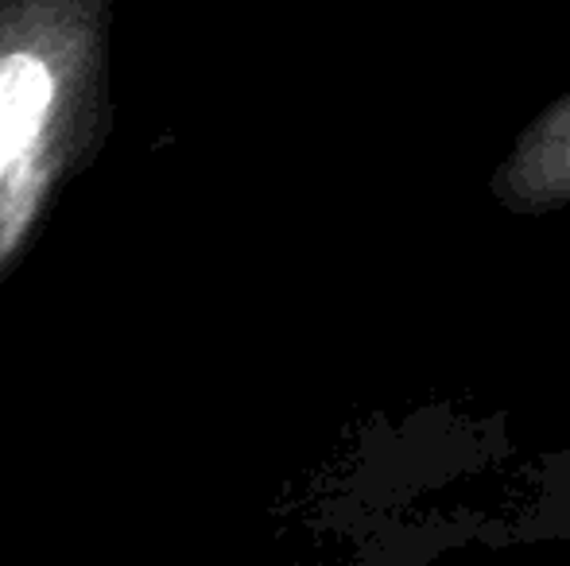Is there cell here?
Wrapping results in <instances>:
<instances>
[{"label":"cell","instance_id":"1","mask_svg":"<svg viewBox=\"0 0 570 566\" xmlns=\"http://www.w3.org/2000/svg\"><path fill=\"white\" fill-rule=\"evenodd\" d=\"M117 0H0V291L117 129Z\"/></svg>","mask_w":570,"mask_h":566},{"label":"cell","instance_id":"2","mask_svg":"<svg viewBox=\"0 0 570 566\" xmlns=\"http://www.w3.org/2000/svg\"><path fill=\"white\" fill-rule=\"evenodd\" d=\"M524 159L528 163H548V167H559L567 171L570 167V98L559 101L524 140Z\"/></svg>","mask_w":570,"mask_h":566}]
</instances>
